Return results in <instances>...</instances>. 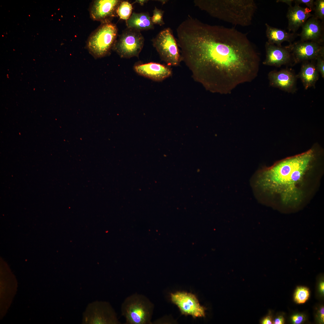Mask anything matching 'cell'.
<instances>
[{
  "instance_id": "1",
  "label": "cell",
  "mask_w": 324,
  "mask_h": 324,
  "mask_svg": "<svg viewBox=\"0 0 324 324\" xmlns=\"http://www.w3.org/2000/svg\"><path fill=\"white\" fill-rule=\"evenodd\" d=\"M181 60L208 90L230 93L257 76L260 58L247 35L189 16L176 29Z\"/></svg>"
},
{
  "instance_id": "2",
  "label": "cell",
  "mask_w": 324,
  "mask_h": 324,
  "mask_svg": "<svg viewBox=\"0 0 324 324\" xmlns=\"http://www.w3.org/2000/svg\"><path fill=\"white\" fill-rule=\"evenodd\" d=\"M314 159L310 149L258 171L251 182L257 197L287 208L298 206L306 196Z\"/></svg>"
},
{
  "instance_id": "3",
  "label": "cell",
  "mask_w": 324,
  "mask_h": 324,
  "mask_svg": "<svg viewBox=\"0 0 324 324\" xmlns=\"http://www.w3.org/2000/svg\"><path fill=\"white\" fill-rule=\"evenodd\" d=\"M194 2L213 17L244 27L251 24L257 9L253 0H195Z\"/></svg>"
},
{
  "instance_id": "4",
  "label": "cell",
  "mask_w": 324,
  "mask_h": 324,
  "mask_svg": "<svg viewBox=\"0 0 324 324\" xmlns=\"http://www.w3.org/2000/svg\"><path fill=\"white\" fill-rule=\"evenodd\" d=\"M154 305L145 295L137 293L127 297L121 306L126 324H151Z\"/></svg>"
},
{
  "instance_id": "5",
  "label": "cell",
  "mask_w": 324,
  "mask_h": 324,
  "mask_svg": "<svg viewBox=\"0 0 324 324\" xmlns=\"http://www.w3.org/2000/svg\"><path fill=\"white\" fill-rule=\"evenodd\" d=\"M117 33L115 24L110 21L103 22L88 39L87 47L89 51L96 57L104 56L114 46Z\"/></svg>"
},
{
  "instance_id": "6",
  "label": "cell",
  "mask_w": 324,
  "mask_h": 324,
  "mask_svg": "<svg viewBox=\"0 0 324 324\" xmlns=\"http://www.w3.org/2000/svg\"><path fill=\"white\" fill-rule=\"evenodd\" d=\"M153 43L161 58L167 65H178L181 61L180 54L176 39L170 28L161 31L153 39Z\"/></svg>"
},
{
  "instance_id": "7",
  "label": "cell",
  "mask_w": 324,
  "mask_h": 324,
  "mask_svg": "<svg viewBox=\"0 0 324 324\" xmlns=\"http://www.w3.org/2000/svg\"><path fill=\"white\" fill-rule=\"evenodd\" d=\"M121 323L114 309L107 302H92L88 305L83 313L82 324Z\"/></svg>"
},
{
  "instance_id": "8",
  "label": "cell",
  "mask_w": 324,
  "mask_h": 324,
  "mask_svg": "<svg viewBox=\"0 0 324 324\" xmlns=\"http://www.w3.org/2000/svg\"><path fill=\"white\" fill-rule=\"evenodd\" d=\"M144 41L140 31L128 28L116 41L114 49L122 58L137 57L143 48Z\"/></svg>"
},
{
  "instance_id": "9",
  "label": "cell",
  "mask_w": 324,
  "mask_h": 324,
  "mask_svg": "<svg viewBox=\"0 0 324 324\" xmlns=\"http://www.w3.org/2000/svg\"><path fill=\"white\" fill-rule=\"evenodd\" d=\"M291 52L294 64L316 60L324 56V47L321 43L300 41L287 46Z\"/></svg>"
},
{
  "instance_id": "10",
  "label": "cell",
  "mask_w": 324,
  "mask_h": 324,
  "mask_svg": "<svg viewBox=\"0 0 324 324\" xmlns=\"http://www.w3.org/2000/svg\"><path fill=\"white\" fill-rule=\"evenodd\" d=\"M170 298L171 302L178 306L182 314L191 315L194 318L205 316L206 308L200 305L194 294L178 291L171 293Z\"/></svg>"
},
{
  "instance_id": "11",
  "label": "cell",
  "mask_w": 324,
  "mask_h": 324,
  "mask_svg": "<svg viewBox=\"0 0 324 324\" xmlns=\"http://www.w3.org/2000/svg\"><path fill=\"white\" fill-rule=\"evenodd\" d=\"M121 2L117 0L94 1L90 10L91 18L93 20L103 22L109 21L110 18L117 14V10Z\"/></svg>"
},
{
  "instance_id": "12",
  "label": "cell",
  "mask_w": 324,
  "mask_h": 324,
  "mask_svg": "<svg viewBox=\"0 0 324 324\" xmlns=\"http://www.w3.org/2000/svg\"><path fill=\"white\" fill-rule=\"evenodd\" d=\"M266 58L264 65L280 67L293 61L290 51L286 46H278L268 43L265 44Z\"/></svg>"
},
{
  "instance_id": "13",
  "label": "cell",
  "mask_w": 324,
  "mask_h": 324,
  "mask_svg": "<svg viewBox=\"0 0 324 324\" xmlns=\"http://www.w3.org/2000/svg\"><path fill=\"white\" fill-rule=\"evenodd\" d=\"M270 86L289 93L296 90L297 77L291 70L284 69L279 71L273 70L268 74Z\"/></svg>"
},
{
  "instance_id": "14",
  "label": "cell",
  "mask_w": 324,
  "mask_h": 324,
  "mask_svg": "<svg viewBox=\"0 0 324 324\" xmlns=\"http://www.w3.org/2000/svg\"><path fill=\"white\" fill-rule=\"evenodd\" d=\"M134 70L139 74L158 81L163 80L172 74L169 67L154 62L136 65Z\"/></svg>"
},
{
  "instance_id": "15",
  "label": "cell",
  "mask_w": 324,
  "mask_h": 324,
  "mask_svg": "<svg viewBox=\"0 0 324 324\" xmlns=\"http://www.w3.org/2000/svg\"><path fill=\"white\" fill-rule=\"evenodd\" d=\"M302 31L298 35L301 40L322 43L324 40L323 27L320 20L313 15L302 26Z\"/></svg>"
},
{
  "instance_id": "16",
  "label": "cell",
  "mask_w": 324,
  "mask_h": 324,
  "mask_svg": "<svg viewBox=\"0 0 324 324\" xmlns=\"http://www.w3.org/2000/svg\"><path fill=\"white\" fill-rule=\"evenodd\" d=\"M312 11L307 7H302L298 4L289 6L286 15L289 32L294 33L297 31L309 18L314 15L311 14Z\"/></svg>"
},
{
  "instance_id": "17",
  "label": "cell",
  "mask_w": 324,
  "mask_h": 324,
  "mask_svg": "<svg viewBox=\"0 0 324 324\" xmlns=\"http://www.w3.org/2000/svg\"><path fill=\"white\" fill-rule=\"evenodd\" d=\"M265 26L266 35L268 39L267 42L270 44L281 46V44L285 41L290 44L298 35L294 33L287 32L285 30L271 26L267 23H266Z\"/></svg>"
},
{
  "instance_id": "18",
  "label": "cell",
  "mask_w": 324,
  "mask_h": 324,
  "mask_svg": "<svg viewBox=\"0 0 324 324\" xmlns=\"http://www.w3.org/2000/svg\"><path fill=\"white\" fill-rule=\"evenodd\" d=\"M299 78L305 89L314 87L319 78L316 65L308 61L303 62L300 72L296 76Z\"/></svg>"
},
{
  "instance_id": "19",
  "label": "cell",
  "mask_w": 324,
  "mask_h": 324,
  "mask_svg": "<svg viewBox=\"0 0 324 324\" xmlns=\"http://www.w3.org/2000/svg\"><path fill=\"white\" fill-rule=\"evenodd\" d=\"M126 24L128 28L140 31L154 28L151 17L146 13H133L126 20Z\"/></svg>"
},
{
  "instance_id": "20",
  "label": "cell",
  "mask_w": 324,
  "mask_h": 324,
  "mask_svg": "<svg viewBox=\"0 0 324 324\" xmlns=\"http://www.w3.org/2000/svg\"><path fill=\"white\" fill-rule=\"evenodd\" d=\"M132 9L131 4L128 2H121L117 10V14L120 19L127 20L131 15Z\"/></svg>"
},
{
  "instance_id": "21",
  "label": "cell",
  "mask_w": 324,
  "mask_h": 324,
  "mask_svg": "<svg viewBox=\"0 0 324 324\" xmlns=\"http://www.w3.org/2000/svg\"><path fill=\"white\" fill-rule=\"evenodd\" d=\"M309 296L308 289L306 287H299L296 289L294 294V300L297 303H304L308 299Z\"/></svg>"
},
{
  "instance_id": "22",
  "label": "cell",
  "mask_w": 324,
  "mask_h": 324,
  "mask_svg": "<svg viewBox=\"0 0 324 324\" xmlns=\"http://www.w3.org/2000/svg\"><path fill=\"white\" fill-rule=\"evenodd\" d=\"M314 16L322 22L324 20V0H316L314 1Z\"/></svg>"
},
{
  "instance_id": "23",
  "label": "cell",
  "mask_w": 324,
  "mask_h": 324,
  "mask_svg": "<svg viewBox=\"0 0 324 324\" xmlns=\"http://www.w3.org/2000/svg\"><path fill=\"white\" fill-rule=\"evenodd\" d=\"M164 11L155 7L153 10V15L151 17L152 21L154 24L162 26L164 24L163 21V16Z\"/></svg>"
},
{
  "instance_id": "24",
  "label": "cell",
  "mask_w": 324,
  "mask_h": 324,
  "mask_svg": "<svg viewBox=\"0 0 324 324\" xmlns=\"http://www.w3.org/2000/svg\"><path fill=\"white\" fill-rule=\"evenodd\" d=\"M316 66L319 73L322 77L324 78V56H320L316 60Z\"/></svg>"
},
{
  "instance_id": "25",
  "label": "cell",
  "mask_w": 324,
  "mask_h": 324,
  "mask_svg": "<svg viewBox=\"0 0 324 324\" xmlns=\"http://www.w3.org/2000/svg\"><path fill=\"white\" fill-rule=\"evenodd\" d=\"M295 4L299 5L301 4H305L307 7L312 11L314 10V0H293Z\"/></svg>"
},
{
  "instance_id": "26",
  "label": "cell",
  "mask_w": 324,
  "mask_h": 324,
  "mask_svg": "<svg viewBox=\"0 0 324 324\" xmlns=\"http://www.w3.org/2000/svg\"><path fill=\"white\" fill-rule=\"evenodd\" d=\"M292 319L293 322L296 324L302 323L305 320L304 316L301 314H296L292 316Z\"/></svg>"
},
{
  "instance_id": "27",
  "label": "cell",
  "mask_w": 324,
  "mask_h": 324,
  "mask_svg": "<svg viewBox=\"0 0 324 324\" xmlns=\"http://www.w3.org/2000/svg\"><path fill=\"white\" fill-rule=\"evenodd\" d=\"M261 323L263 324H271L273 323L272 319L270 316H268L264 318L262 320Z\"/></svg>"
},
{
  "instance_id": "28",
  "label": "cell",
  "mask_w": 324,
  "mask_h": 324,
  "mask_svg": "<svg viewBox=\"0 0 324 324\" xmlns=\"http://www.w3.org/2000/svg\"><path fill=\"white\" fill-rule=\"evenodd\" d=\"M284 323V319L282 316H280L274 320L273 322L274 324H283Z\"/></svg>"
},
{
  "instance_id": "29",
  "label": "cell",
  "mask_w": 324,
  "mask_h": 324,
  "mask_svg": "<svg viewBox=\"0 0 324 324\" xmlns=\"http://www.w3.org/2000/svg\"><path fill=\"white\" fill-rule=\"evenodd\" d=\"M324 307H322L321 308L319 311V316L320 321L322 322H324Z\"/></svg>"
},
{
  "instance_id": "30",
  "label": "cell",
  "mask_w": 324,
  "mask_h": 324,
  "mask_svg": "<svg viewBox=\"0 0 324 324\" xmlns=\"http://www.w3.org/2000/svg\"><path fill=\"white\" fill-rule=\"evenodd\" d=\"M293 2V0H277L276 1V2H284V3H286V4H287L289 6H292V2Z\"/></svg>"
},
{
  "instance_id": "31",
  "label": "cell",
  "mask_w": 324,
  "mask_h": 324,
  "mask_svg": "<svg viewBox=\"0 0 324 324\" xmlns=\"http://www.w3.org/2000/svg\"><path fill=\"white\" fill-rule=\"evenodd\" d=\"M320 289L321 291L322 292H324V284L323 282H322L320 285Z\"/></svg>"
},
{
  "instance_id": "32",
  "label": "cell",
  "mask_w": 324,
  "mask_h": 324,
  "mask_svg": "<svg viewBox=\"0 0 324 324\" xmlns=\"http://www.w3.org/2000/svg\"><path fill=\"white\" fill-rule=\"evenodd\" d=\"M147 1L146 0H136V2H138L139 4H140L141 5H142L144 4Z\"/></svg>"
}]
</instances>
